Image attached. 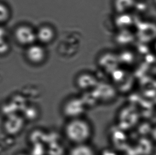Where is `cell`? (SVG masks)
Segmentation results:
<instances>
[{"instance_id": "cell-1", "label": "cell", "mask_w": 156, "mask_h": 155, "mask_svg": "<svg viewBox=\"0 0 156 155\" xmlns=\"http://www.w3.org/2000/svg\"><path fill=\"white\" fill-rule=\"evenodd\" d=\"M92 127L87 119L82 117L69 119L64 128V133L74 145L87 143L92 136Z\"/></svg>"}, {"instance_id": "cell-2", "label": "cell", "mask_w": 156, "mask_h": 155, "mask_svg": "<svg viewBox=\"0 0 156 155\" xmlns=\"http://www.w3.org/2000/svg\"><path fill=\"white\" fill-rule=\"evenodd\" d=\"M15 36L20 44L31 45L36 38V34L31 28L22 26L18 28L15 32Z\"/></svg>"}, {"instance_id": "cell-3", "label": "cell", "mask_w": 156, "mask_h": 155, "mask_svg": "<svg viewBox=\"0 0 156 155\" xmlns=\"http://www.w3.org/2000/svg\"><path fill=\"white\" fill-rule=\"evenodd\" d=\"M26 55L28 60L33 63H40L44 60L45 53L42 46L32 44L28 48Z\"/></svg>"}, {"instance_id": "cell-4", "label": "cell", "mask_w": 156, "mask_h": 155, "mask_svg": "<svg viewBox=\"0 0 156 155\" xmlns=\"http://www.w3.org/2000/svg\"><path fill=\"white\" fill-rule=\"evenodd\" d=\"M36 38L43 43H48L54 37V32L51 28L44 26L41 28L36 34Z\"/></svg>"}, {"instance_id": "cell-5", "label": "cell", "mask_w": 156, "mask_h": 155, "mask_svg": "<svg viewBox=\"0 0 156 155\" xmlns=\"http://www.w3.org/2000/svg\"><path fill=\"white\" fill-rule=\"evenodd\" d=\"M69 155H95L93 148L87 143L75 145Z\"/></svg>"}, {"instance_id": "cell-6", "label": "cell", "mask_w": 156, "mask_h": 155, "mask_svg": "<svg viewBox=\"0 0 156 155\" xmlns=\"http://www.w3.org/2000/svg\"><path fill=\"white\" fill-rule=\"evenodd\" d=\"M9 11L7 6L0 3V22L6 21L9 17Z\"/></svg>"}, {"instance_id": "cell-7", "label": "cell", "mask_w": 156, "mask_h": 155, "mask_svg": "<svg viewBox=\"0 0 156 155\" xmlns=\"http://www.w3.org/2000/svg\"><path fill=\"white\" fill-rule=\"evenodd\" d=\"M9 50V45L5 40L0 41V54L6 53Z\"/></svg>"}, {"instance_id": "cell-8", "label": "cell", "mask_w": 156, "mask_h": 155, "mask_svg": "<svg viewBox=\"0 0 156 155\" xmlns=\"http://www.w3.org/2000/svg\"><path fill=\"white\" fill-rule=\"evenodd\" d=\"M102 155H117L116 153H115L114 151H112L110 150H104L102 153Z\"/></svg>"}, {"instance_id": "cell-9", "label": "cell", "mask_w": 156, "mask_h": 155, "mask_svg": "<svg viewBox=\"0 0 156 155\" xmlns=\"http://www.w3.org/2000/svg\"><path fill=\"white\" fill-rule=\"evenodd\" d=\"M5 31L2 28L0 27V41L4 40Z\"/></svg>"}]
</instances>
